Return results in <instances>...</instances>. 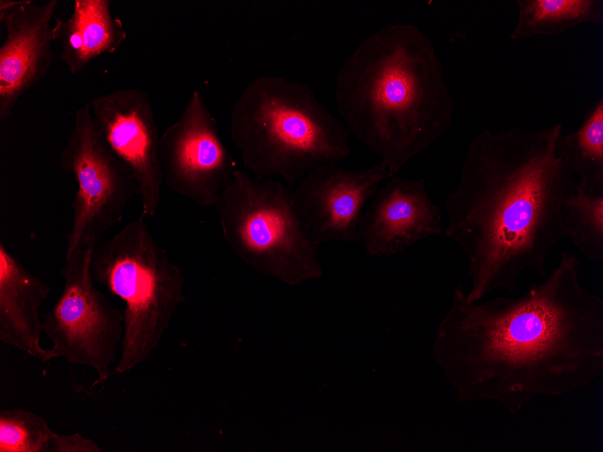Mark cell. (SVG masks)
I'll return each mask as SVG.
<instances>
[{
    "label": "cell",
    "mask_w": 603,
    "mask_h": 452,
    "mask_svg": "<svg viewBox=\"0 0 603 452\" xmlns=\"http://www.w3.org/2000/svg\"><path fill=\"white\" fill-rule=\"evenodd\" d=\"M90 272L96 283L124 301V336L113 374L127 373L158 347L186 301L184 275L153 237L142 213L95 246Z\"/></svg>",
    "instance_id": "obj_5"
},
{
    "label": "cell",
    "mask_w": 603,
    "mask_h": 452,
    "mask_svg": "<svg viewBox=\"0 0 603 452\" xmlns=\"http://www.w3.org/2000/svg\"><path fill=\"white\" fill-rule=\"evenodd\" d=\"M74 125L60 157L63 172L77 183L70 204L73 219L65 235V256L97 245L123 218L124 210L138 186L130 168L107 146L96 127L90 102L75 112Z\"/></svg>",
    "instance_id": "obj_8"
},
{
    "label": "cell",
    "mask_w": 603,
    "mask_h": 452,
    "mask_svg": "<svg viewBox=\"0 0 603 452\" xmlns=\"http://www.w3.org/2000/svg\"><path fill=\"white\" fill-rule=\"evenodd\" d=\"M110 0H75L71 14L54 18L53 41L60 43V57L72 74L103 54L114 53L127 33L121 19L111 14Z\"/></svg>",
    "instance_id": "obj_15"
},
{
    "label": "cell",
    "mask_w": 603,
    "mask_h": 452,
    "mask_svg": "<svg viewBox=\"0 0 603 452\" xmlns=\"http://www.w3.org/2000/svg\"><path fill=\"white\" fill-rule=\"evenodd\" d=\"M57 0H0V22L6 38L0 47V121L12 114L19 99L50 70L53 42L51 20Z\"/></svg>",
    "instance_id": "obj_13"
},
{
    "label": "cell",
    "mask_w": 603,
    "mask_h": 452,
    "mask_svg": "<svg viewBox=\"0 0 603 452\" xmlns=\"http://www.w3.org/2000/svg\"><path fill=\"white\" fill-rule=\"evenodd\" d=\"M50 291L42 279L0 244V341L42 363L53 359L51 349L41 346L40 309Z\"/></svg>",
    "instance_id": "obj_14"
},
{
    "label": "cell",
    "mask_w": 603,
    "mask_h": 452,
    "mask_svg": "<svg viewBox=\"0 0 603 452\" xmlns=\"http://www.w3.org/2000/svg\"><path fill=\"white\" fill-rule=\"evenodd\" d=\"M80 433L59 434L38 414L22 408L0 410V452H101Z\"/></svg>",
    "instance_id": "obj_16"
},
{
    "label": "cell",
    "mask_w": 603,
    "mask_h": 452,
    "mask_svg": "<svg viewBox=\"0 0 603 452\" xmlns=\"http://www.w3.org/2000/svg\"><path fill=\"white\" fill-rule=\"evenodd\" d=\"M389 177L382 160L357 170L321 165L291 189L292 206L318 246L327 242H356L366 206Z\"/></svg>",
    "instance_id": "obj_10"
},
{
    "label": "cell",
    "mask_w": 603,
    "mask_h": 452,
    "mask_svg": "<svg viewBox=\"0 0 603 452\" xmlns=\"http://www.w3.org/2000/svg\"><path fill=\"white\" fill-rule=\"evenodd\" d=\"M441 208L430 198L424 179L389 177L366 206L358 241L372 256H392L442 234Z\"/></svg>",
    "instance_id": "obj_12"
},
{
    "label": "cell",
    "mask_w": 603,
    "mask_h": 452,
    "mask_svg": "<svg viewBox=\"0 0 603 452\" xmlns=\"http://www.w3.org/2000/svg\"><path fill=\"white\" fill-rule=\"evenodd\" d=\"M561 133L559 123L534 131L485 129L469 142L444 201L445 235L468 261V301L498 289L514 293L526 270L547 275L549 253L565 237L564 201L578 188L556 155Z\"/></svg>",
    "instance_id": "obj_2"
},
{
    "label": "cell",
    "mask_w": 603,
    "mask_h": 452,
    "mask_svg": "<svg viewBox=\"0 0 603 452\" xmlns=\"http://www.w3.org/2000/svg\"><path fill=\"white\" fill-rule=\"evenodd\" d=\"M565 237L589 259L603 260V194L577 188L562 207Z\"/></svg>",
    "instance_id": "obj_19"
},
{
    "label": "cell",
    "mask_w": 603,
    "mask_h": 452,
    "mask_svg": "<svg viewBox=\"0 0 603 452\" xmlns=\"http://www.w3.org/2000/svg\"><path fill=\"white\" fill-rule=\"evenodd\" d=\"M230 135L256 181L292 189L313 169L350 153V134L308 86L280 76L249 81L233 105Z\"/></svg>",
    "instance_id": "obj_4"
},
{
    "label": "cell",
    "mask_w": 603,
    "mask_h": 452,
    "mask_svg": "<svg viewBox=\"0 0 603 452\" xmlns=\"http://www.w3.org/2000/svg\"><path fill=\"white\" fill-rule=\"evenodd\" d=\"M556 155L578 176V188L592 194H603V98L586 113L580 127L561 134Z\"/></svg>",
    "instance_id": "obj_18"
},
{
    "label": "cell",
    "mask_w": 603,
    "mask_h": 452,
    "mask_svg": "<svg viewBox=\"0 0 603 452\" xmlns=\"http://www.w3.org/2000/svg\"><path fill=\"white\" fill-rule=\"evenodd\" d=\"M95 246L65 256L61 293L41 317L42 333L52 344V357L91 367L97 374L93 384L102 385L113 375L125 327L123 310L97 288L92 278Z\"/></svg>",
    "instance_id": "obj_7"
},
{
    "label": "cell",
    "mask_w": 603,
    "mask_h": 452,
    "mask_svg": "<svg viewBox=\"0 0 603 452\" xmlns=\"http://www.w3.org/2000/svg\"><path fill=\"white\" fill-rule=\"evenodd\" d=\"M580 258L557 265L520 296L468 301L459 284L432 355L461 401L519 414L539 397L582 389L603 374V300L580 279Z\"/></svg>",
    "instance_id": "obj_1"
},
{
    "label": "cell",
    "mask_w": 603,
    "mask_h": 452,
    "mask_svg": "<svg viewBox=\"0 0 603 452\" xmlns=\"http://www.w3.org/2000/svg\"><path fill=\"white\" fill-rule=\"evenodd\" d=\"M349 134L397 175L449 128L455 104L431 40L411 23H387L346 59L335 81Z\"/></svg>",
    "instance_id": "obj_3"
},
{
    "label": "cell",
    "mask_w": 603,
    "mask_h": 452,
    "mask_svg": "<svg viewBox=\"0 0 603 452\" xmlns=\"http://www.w3.org/2000/svg\"><path fill=\"white\" fill-rule=\"evenodd\" d=\"M90 106L105 143L134 174L142 214L155 216L163 177L159 157L161 136L149 96L138 88H117L92 98Z\"/></svg>",
    "instance_id": "obj_11"
},
{
    "label": "cell",
    "mask_w": 603,
    "mask_h": 452,
    "mask_svg": "<svg viewBox=\"0 0 603 452\" xmlns=\"http://www.w3.org/2000/svg\"><path fill=\"white\" fill-rule=\"evenodd\" d=\"M516 5L517 21L510 35L514 41L603 23V0H517Z\"/></svg>",
    "instance_id": "obj_17"
},
{
    "label": "cell",
    "mask_w": 603,
    "mask_h": 452,
    "mask_svg": "<svg viewBox=\"0 0 603 452\" xmlns=\"http://www.w3.org/2000/svg\"><path fill=\"white\" fill-rule=\"evenodd\" d=\"M214 207L226 242L257 272L288 285L321 276L319 246L302 225L286 185L256 181L237 169Z\"/></svg>",
    "instance_id": "obj_6"
},
{
    "label": "cell",
    "mask_w": 603,
    "mask_h": 452,
    "mask_svg": "<svg viewBox=\"0 0 603 452\" xmlns=\"http://www.w3.org/2000/svg\"><path fill=\"white\" fill-rule=\"evenodd\" d=\"M163 182L200 207H211L237 170L216 118L194 91L177 121L161 135Z\"/></svg>",
    "instance_id": "obj_9"
}]
</instances>
